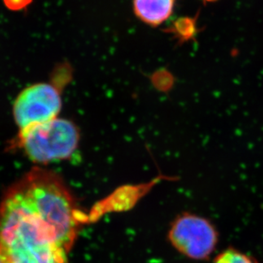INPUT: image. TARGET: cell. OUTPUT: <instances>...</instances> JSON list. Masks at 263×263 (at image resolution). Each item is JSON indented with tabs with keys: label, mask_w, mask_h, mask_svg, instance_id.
Listing matches in <instances>:
<instances>
[{
	"label": "cell",
	"mask_w": 263,
	"mask_h": 263,
	"mask_svg": "<svg viewBox=\"0 0 263 263\" xmlns=\"http://www.w3.org/2000/svg\"><path fill=\"white\" fill-rule=\"evenodd\" d=\"M170 241L175 248L189 258L205 259L217 242L216 229L200 216L184 214L170 229Z\"/></svg>",
	"instance_id": "obj_5"
},
{
	"label": "cell",
	"mask_w": 263,
	"mask_h": 263,
	"mask_svg": "<svg viewBox=\"0 0 263 263\" xmlns=\"http://www.w3.org/2000/svg\"><path fill=\"white\" fill-rule=\"evenodd\" d=\"M16 185L67 253L79 233L81 215L67 186L58 175L37 167Z\"/></svg>",
	"instance_id": "obj_2"
},
{
	"label": "cell",
	"mask_w": 263,
	"mask_h": 263,
	"mask_svg": "<svg viewBox=\"0 0 263 263\" xmlns=\"http://www.w3.org/2000/svg\"><path fill=\"white\" fill-rule=\"evenodd\" d=\"M213 263H257L253 258L233 249L220 254Z\"/></svg>",
	"instance_id": "obj_8"
},
{
	"label": "cell",
	"mask_w": 263,
	"mask_h": 263,
	"mask_svg": "<svg viewBox=\"0 0 263 263\" xmlns=\"http://www.w3.org/2000/svg\"><path fill=\"white\" fill-rule=\"evenodd\" d=\"M169 32L173 33L181 42L192 40L197 34L196 18H178L170 28Z\"/></svg>",
	"instance_id": "obj_7"
},
{
	"label": "cell",
	"mask_w": 263,
	"mask_h": 263,
	"mask_svg": "<svg viewBox=\"0 0 263 263\" xmlns=\"http://www.w3.org/2000/svg\"><path fill=\"white\" fill-rule=\"evenodd\" d=\"M5 7L12 11H20L25 10L31 5L32 0H3Z\"/></svg>",
	"instance_id": "obj_9"
},
{
	"label": "cell",
	"mask_w": 263,
	"mask_h": 263,
	"mask_svg": "<svg viewBox=\"0 0 263 263\" xmlns=\"http://www.w3.org/2000/svg\"><path fill=\"white\" fill-rule=\"evenodd\" d=\"M0 263H10L7 254H6L1 245H0Z\"/></svg>",
	"instance_id": "obj_10"
},
{
	"label": "cell",
	"mask_w": 263,
	"mask_h": 263,
	"mask_svg": "<svg viewBox=\"0 0 263 263\" xmlns=\"http://www.w3.org/2000/svg\"><path fill=\"white\" fill-rule=\"evenodd\" d=\"M80 140V129L76 124L58 117L21 129L11 146L21 149L34 163L47 164L72 156Z\"/></svg>",
	"instance_id": "obj_3"
},
{
	"label": "cell",
	"mask_w": 263,
	"mask_h": 263,
	"mask_svg": "<svg viewBox=\"0 0 263 263\" xmlns=\"http://www.w3.org/2000/svg\"><path fill=\"white\" fill-rule=\"evenodd\" d=\"M0 245L10 263H67L55 232L15 184L0 203Z\"/></svg>",
	"instance_id": "obj_1"
},
{
	"label": "cell",
	"mask_w": 263,
	"mask_h": 263,
	"mask_svg": "<svg viewBox=\"0 0 263 263\" xmlns=\"http://www.w3.org/2000/svg\"><path fill=\"white\" fill-rule=\"evenodd\" d=\"M69 78L36 83L19 93L13 103V118L21 129L58 117L62 107V91Z\"/></svg>",
	"instance_id": "obj_4"
},
{
	"label": "cell",
	"mask_w": 263,
	"mask_h": 263,
	"mask_svg": "<svg viewBox=\"0 0 263 263\" xmlns=\"http://www.w3.org/2000/svg\"><path fill=\"white\" fill-rule=\"evenodd\" d=\"M176 0H133V11L142 23L159 27L172 16Z\"/></svg>",
	"instance_id": "obj_6"
},
{
	"label": "cell",
	"mask_w": 263,
	"mask_h": 263,
	"mask_svg": "<svg viewBox=\"0 0 263 263\" xmlns=\"http://www.w3.org/2000/svg\"><path fill=\"white\" fill-rule=\"evenodd\" d=\"M205 1H216V0H205Z\"/></svg>",
	"instance_id": "obj_11"
}]
</instances>
